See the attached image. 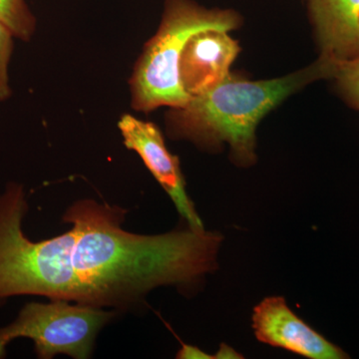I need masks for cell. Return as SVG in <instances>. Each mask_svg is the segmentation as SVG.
I'll use <instances>...</instances> for the list:
<instances>
[{"mask_svg":"<svg viewBox=\"0 0 359 359\" xmlns=\"http://www.w3.org/2000/svg\"><path fill=\"white\" fill-rule=\"evenodd\" d=\"M27 199L20 184L0 193V304L39 295L93 308H135L158 287L191 290L218 269L224 237L179 229L161 235L124 230L126 210L77 201L63 222L71 229L34 242L25 235Z\"/></svg>","mask_w":359,"mask_h":359,"instance_id":"1","label":"cell"},{"mask_svg":"<svg viewBox=\"0 0 359 359\" xmlns=\"http://www.w3.org/2000/svg\"><path fill=\"white\" fill-rule=\"evenodd\" d=\"M330 61L320 57L304 69L276 79L252 81L230 73L185 105L171 108L166 116L168 134L212 152L228 144L233 164L252 166L261 120L294 92L316 80L330 79Z\"/></svg>","mask_w":359,"mask_h":359,"instance_id":"2","label":"cell"},{"mask_svg":"<svg viewBox=\"0 0 359 359\" xmlns=\"http://www.w3.org/2000/svg\"><path fill=\"white\" fill-rule=\"evenodd\" d=\"M242 23L231 9H207L192 0H166L158 32L144 46L130 78L134 110L150 112L185 105L190 96L180 80V61L188 40L207 29L231 32Z\"/></svg>","mask_w":359,"mask_h":359,"instance_id":"3","label":"cell"},{"mask_svg":"<svg viewBox=\"0 0 359 359\" xmlns=\"http://www.w3.org/2000/svg\"><path fill=\"white\" fill-rule=\"evenodd\" d=\"M115 314L66 301L28 302L13 323L0 327V358L6 355L7 346L18 339L32 340L39 358L58 354L88 358L97 334Z\"/></svg>","mask_w":359,"mask_h":359,"instance_id":"4","label":"cell"},{"mask_svg":"<svg viewBox=\"0 0 359 359\" xmlns=\"http://www.w3.org/2000/svg\"><path fill=\"white\" fill-rule=\"evenodd\" d=\"M118 128L124 145L139 155L156 181L171 198L187 224L195 230H204V224L187 193L179 158L168 150L161 130L154 123L130 114L120 118Z\"/></svg>","mask_w":359,"mask_h":359,"instance_id":"5","label":"cell"},{"mask_svg":"<svg viewBox=\"0 0 359 359\" xmlns=\"http://www.w3.org/2000/svg\"><path fill=\"white\" fill-rule=\"evenodd\" d=\"M255 337L266 346L309 359H346L348 354L309 327L287 306L283 297H264L254 308Z\"/></svg>","mask_w":359,"mask_h":359,"instance_id":"6","label":"cell"},{"mask_svg":"<svg viewBox=\"0 0 359 359\" xmlns=\"http://www.w3.org/2000/svg\"><path fill=\"white\" fill-rule=\"evenodd\" d=\"M240 51V45L228 32L207 29L193 35L179 67L182 86L190 98L223 81Z\"/></svg>","mask_w":359,"mask_h":359,"instance_id":"7","label":"cell"},{"mask_svg":"<svg viewBox=\"0 0 359 359\" xmlns=\"http://www.w3.org/2000/svg\"><path fill=\"white\" fill-rule=\"evenodd\" d=\"M320 57L349 60L359 55V0H308Z\"/></svg>","mask_w":359,"mask_h":359,"instance_id":"8","label":"cell"},{"mask_svg":"<svg viewBox=\"0 0 359 359\" xmlns=\"http://www.w3.org/2000/svg\"><path fill=\"white\" fill-rule=\"evenodd\" d=\"M0 21L22 41H30L36 30V18L25 0H0Z\"/></svg>","mask_w":359,"mask_h":359,"instance_id":"9","label":"cell"},{"mask_svg":"<svg viewBox=\"0 0 359 359\" xmlns=\"http://www.w3.org/2000/svg\"><path fill=\"white\" fill-rule=\"evenodd\" d=\"M330 79H334L339 95L359 111V55L349 60H332Z\"/></svg>","mask_w":359,"mask_h":359,"instance_id":"10","label":"cell"},{"mask_svg":"<svg viewBox=\"0 0 359 359\" xmlns=\"http://www.w3.org/2000/svg\"><path fill=\"white\" fill-rule=\"evenodd\" d=\"M14 35L0 21V101H6L13 93L9 81V63L14 48Z\"/></svg>","mask_w":359,"mask_h":359,"instance_id":"11","label":"cell"},{"mask_svg":"<svg viewBox=\"0 0 359 359\" xmlns=\"http://www.w3.org/2000/svg\"><path fill=\"white\" fill-rule=\"evenodd\" d=\"M176 358L179 359H214V355L205 353L200 347L183 344L181 349L177 353Z\"/></svg>","mask_w":359,"mask_h":359,"instance_id":"12","label":"cell"},{"mask_svg":"<svg viewBox=\"0 0 359 359\" xmlns=\"http://www.w3.org/2000/svg\"><path fill=\"white\" fill-rule=\"evenodd\" d=\"M214 358L216 359H238L244 358L242 354L238 353L235 348L228 346L226 344H222L219 347L218 351L214 354Z\"/></svg>","mask_w":359,"mask_h":359,"instance_id":"13","label":"cell"}]
</instances>
